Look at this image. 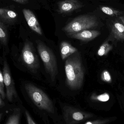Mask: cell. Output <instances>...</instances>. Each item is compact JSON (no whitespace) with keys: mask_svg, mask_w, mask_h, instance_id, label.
<instances>
[{"mask_svg":"<svg viewBox=\"0 0 124 124\" xmlns=\"http://www.w3.org/2000/svg\"><path fill=\"white\" fill-rule=\"evenodd\" d=\"M98 25L95 16L83 15L74 19L63 28L62 30L68 35H70L96 27Z\"/></svg>","mask_w":124,"mask_h":124,"instance_id":"2","label":"cell"},{"mask_svg":"<svg viewBox=\"0 0 124 124\" xmlns=\"http://www.w3.org/2000/svg\"><path fill=\"white\" fill-rule=\"evenodd\" d=\"M25 115L28 124H36L34 121L33 120L31 116L28 111H25Z\"/></svg>","mask_w":124,"mask_h":124,"instance_id":"22","label":"cell"},{"mask_svg":"<svg viewBox=\"0 0 124 124\" xmlns=\"http://www.w3.org/2000/svg\"><path fill=\"white\" fill-rule=\"evenodd\" d=\"M15 2L21 4H25L28 3L29 0H12Z\"/></svg>","mask_w":124,"mask_h":124,"instance_id":"23","label":"cell"},{"mask_svg":"<svg viewBox=\"0 0 124 124\" xmlns=\"http://www.w3.org/2000/svg\"><path fill=\"white\" fill-rule=\"evenodd\" d=\"M65 71L68 86L72 90L79 89L83 85L85 70L78 52L71 54L66 59Z\"/></svg>","mask_w":124,"mask_h":124,"instance_id":"1","label":"cell"},{"mask_svg":"<svg viewBox=\"0 0 124 124\" xmlns=\"http://www.w3.org/2000/svg\"><path fill=\"white\" fill-rule=\"evenodd\" d=\"M61 54L62 59H65L75 52L78 51V49L71 46V44L67 42L64 41L61 44Z\"/></svg>","mask_w":124,"mask_h":124,"instance_id":"13","label":"cell"},{"mask_svg":"<svg viewBox=\"0 0 124 124\" xmlns=\"http://www.w3.org/2000/svg\"><path fill=\"white\" fill-rule=\"evenodd\" d=\"M100 9L103 12L111 16H120L124 13L123 11L116 10L108 7L101 6V7Z\"/></svg>","mask_w":124,"mask_h":124,"instance_id":"17","label":"cell"},{"mask_svg":"<svg viewBox=\"0 0 124 124\" xmlns=\"http://www.w3.org/2000/svg\"><path fill=\"white\" fill-rule=\"evenodd\" d=\"M101 79L106 83H111L112 78L110 73L107 70H104L102 72L101 76Z\"/></svg>","mask_w":124,"mask_h":124,"instance_id":"19","label":"cell"},{"mask_svg":"<svg viewBox=\"0 0 124 124\" xmlns=\"http://www.w3.org/2000/svg\"><path fill=\"white\" fill-rule=\"evenodd\" d=\"M119 18L122 22V23L124 25V16H119Z\"/></svg>","mask_w":124,"mask_h":124,"instance_id":"25","label":"cell"},{"mask_svg":"<svg viewBox=\"0 0 124 124\" xmlns=\"http://www.w3.org/2000/svg\"><path fill=\"white\" fill-rule=\"evenodd\" d=\"M4 86L3 76L0 70V94L3 99H4L6 96V94L4 92Z\"/></svg>","mask_w":124,"mask_h":124,"instance_id":"20","label":"cell"},{"mask_svg":"<svg viewBox=\"0 0 124 124\" xmlns=\"http://www.w3.org/2000/svg\"><path fill=\"white\" fill-rule=\"evenodd\" d=\"M8 33L5 24L0 20V41L2 45L6 46L8 43Z\"/></svg>","mask_w":124,"mask_h":124,"instance_id":"15","label":"cell"},{"mask_svg":"<svg viewBox=\"0 0 124 124\" xmlns=\"http://www.w3.org/2000/svg\"><path fill=\"white\" fill-rule=\"evenodd\" d=\"M22 58L25 65L31 70H35L39 68L38 57L32 44L30 41L25 43L22 51Z\"/></svg>","mask_w":124,"mask_h":124,"instance_id":"5","label":"cell"},{"mask_svg":"<svg viewBox=\"0 0 124 124\" xmlns=\"http://www.w3.org/2000/svg\"><path fill=\"white\" fill-rule=\"evenodd\" d=\"M109 121H110V120L108 119L97 120L87 122L84 124H106Z\"/></svg>","mask_w":124,"mask_h":124,"instance_id":"21","label":"cell"},{"mask_svg":"<svg viewBox=\"0 0 124 124\" xmlns=\"http://www.w3.org/2000/svg\"><path fill=\"white\" fill-rule=\"evenodd\" d=\"M100 32L95 30H85L77 33L67 35L71 38L75 39L84 41L92 40L100 35Z\"/></svg>","mask_w":124,"mask_h":124,"instance_id":"10","label":"cell"},{"mask_svg":"<svg viewBox=\"0 0 124 124\" xmlns=\"http://www.w3.org/2000/svg\"><path fill=\"white\" fill-rule=\"evenodd\" d=\"M1 117V114H0V119Z\"/></svg>","mask_w":124,"mask_h":124,"instance_id":"26","label":"cell"},{"mask_svg":"<svg viewBox=\"0 0 124 124\" xmlns=\"http://www.w3.org/2000/svg\"><path fill=\"white\" fill-rule=\"evenodd\" d=\"M25 88L33 102L39 108L48 113H54L52 102L43 91L31 84H26Z\"/></svg>","mask_w":124,"mask_h":124,"instance_id":"3","label":"cell"},{"mask_svg":"<svg viewBox=\"0 0 124 124\" xmlns=\"http://www.w3.org/2000/svg\"><path fill=\"white\" fill-rule=\"evenodd\" d=\"M3 74L4 83L6 88V96L9 101L12 102L14 98L16 97L17 94L9 67L6 60L4 62Z\"/></svg>","mask_w":124,"mask_h":124,"instance_id":"7","label":"cell"},{"mask_svg":"<svg viewBox=\"0 0 124 124\" xmlns=\"http://www.w3.org/2000/svg\"><path fill=\"white\" fill-rule=\"evenodd\" d=\"M63 116L66 124H76L93 117L92 114L70 107H65Z\"/></svg>","mask_w":124,"mask_h":124,"instance_id":"6","label":"cell"},{"mask_svg":"<svg viewBox=\"0 0 124 124\" xmlns=\"http://www.w3.org/2000/svg\"><path fill=\"white\" fill-rule=\"evenodd\" d=\"M39 55L43 62L45 69L49 74L52 81H54L58 74L56 59L52 51L41 41H36Z\"/></svg>","mask_w":124,"mask_h":124,"instance_id":"4","label":"cell"},{"mask_svg":"<svg viewBox=\"0 0 124 124\" xmlns=\"http://www.w3.org/2000/svg\"><path fill=\"white\" fill-rule=\"evenodd\" d=\"M21 110L19 108H16L9 116L6 124H19L21 117Z\"/></svg>","mask_w":124,"mask_h":124,"instance_id":"14","label":"cell"},{"mask_svg":"<svg viewBox=\"0 0 124 124\" xmlns=\"http://www.w3.org/2000/svg\"></svg>","mask_w":124,"mask_h":124,"instance_id":"27","label":"cell"},{"mask_svg":"<svg viewBox=\"0 0 124 124\" xmlns=\"http://www.w3.org/2000/svg\"><path fill=\"white\" fill-rule=\"evenodd\" d=\"M3 98L1 97V95L0 94V108H3L5 105L4 102L3 101Z\"/></svg>","mask_w":124,"mask_h":124,"instance_id":"24","label":"cell"},{"mask_svg":"<svg viewBox=\"0 0 124 124\" xmlns=\"http://www.w3.org/2000/svg\"><path fill=\"white\" fill-rule=\"evenodd\" d=\"M113 48V46L109 44L108 41H105L101 46L98 49V54L100 56H106L112 50Z\"/></svg>","mask_w":124,"mask_h":124,"instance_id":"16","label":"cell"},{"mask_svg":"<svg viewBox=\"0 0 124 124\" xmlns=\"http://www.w3.org/2000/svg\"><path fill=\"white\" fill-rule=\"evenodd\" d=\"M84 7L78 0H62L58 3V12L61 14L71 13Z\"/></svg>","mask_w":124,"mask_h":124,"instance_id":"8","label":"cell"},{"mask_svg":"<svg viewBox=\"0 0 124 124\" xmlns=\"http://www.w3.org/2000/svg\"><path fill=\"white\" fill-rule=\"evenodd\" d=\"M17 17V14L7 9L0 8V20L5 24H12L14 23Z\"/></svg>","mask_w":124,"mask_h":124,"instance_id":"11","label":"cell"},{"mask_svg":"<svg viewBox=\"0 0 124 124\" xmlns=\"http://www.w3.org/2000/svg\"><path fill=\"white\" fill-rule=\"evenodd\" d=\"M91 99L93 100L100 102H107L110 99V95L109 94L105 93L98 95H92L91 97Z\"/></svg>","mask_w":124,"mask_h":124,"instance_id":"18","label":"cell"},{"mask_svg":"<svg viewBox=\"0 0 124 124\" xmlns=\"http://www.w3.org/2000/svg\"><path fill=\"white\" fill-rule=\"evenodd\" d=\"M111 34L118 40H124V25L119 22H115L111 27Z\"/></svg>","mask_w":124,"mask_h":124,"instance_id":"12","label":"cell"},{"mask_svg":"<svg viewBox=\"0 0 124 124\" xmlns=\"http://www.w3.org/2000/svg\"><path fill=\"white\" fill-rule=\"evenodd\" d=\"M23 12L30 28L38 34L42 35V30L39 23L33 12L30 9H24Z\"/></svg>","mask_w":124,"mask_h":124,"instance_id":"9","label":"cell"}]
</instances>
